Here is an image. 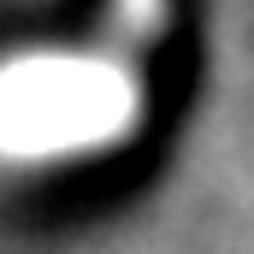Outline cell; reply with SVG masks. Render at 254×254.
<instances>
[{"instance_id":"cell-1","label":"cell","mask_w":254,"mask_h":254,"mask_svg":"<svg viewBox=\"0 0 254 254\" xmlns=\"http://www.w3.org/2000/svg\"><path fill=\"white\" fill-rule=\"evenodd\" d=\"M113 0H18L12 6V30L18 42H42V48H83L107 30Z\"/></svg>"}]
</instances>
